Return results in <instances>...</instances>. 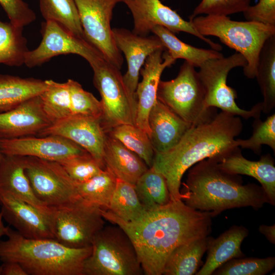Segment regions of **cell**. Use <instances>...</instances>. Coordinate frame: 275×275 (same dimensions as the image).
Masks as SVG:
<instances>
[{"label":"cell","instance_id":"6da1fadb","mask_svg":"<svg viewBox=\"0 0 275 275\" xmlns=\"http://www.w3.org/2000/svg\"><path fill=\"white\" fill-rule=\"evenodd\" d=\"M101 212L105 220L119 226L128 235L146 275L162 274L167 260L175 248L208 236L213 217L210 212L188 207L181 200L148 211L133 222H125L108 210L101 209Z\"/></svg>","mask_w":275,"mask_h":275},{"label":"cell","instance_id":"7a4b0ae2","mask_svg":"<svg viewBox=\"0 0 275 275\" xmlns=\"http://www.w3.org/2000/svg\"><path fill=\"white\" fill-rule=\"evenodd\" d=\"M243 125L239 117L222 111L210 121L193 125L170 150L154 154L152 166L165 178L172 201L181 200V179L199 161L221 157L236 147Z\"/></svg>","mask_w":275,"mask_h":275},{"label":"cell","instance_id":"3957f363","mask_svg":"<svg viewBox=\"0 0 275 275\" xmlns=\"http://www.w3.org/2000/svg\"><path fill=\"white\" fill-rule=\"evenodd\" d=\"M189 169L181 200L193 209L210 212L214 217L227 209H257L269 203L262 186L243 185L240 176L223 170L213 158L202 160Z\"/></svg>","mask_w":275,"mask_h":275},{"label":"cell","instance_id":"277c9868","mask_svg":"<svg viewBox=\"0 0 275 275\" xmlns=\"http://www.w3.org/2000/svg\"><path fill=\"white\" fill-rule=\"evenodd\" d=\"M0 240V260L19 264L28 275H84L92 246L70 248L53 239H30L9 227Z\"/></svg>","mask_w":275,"mask_h":275},{"label":"cell","instance_id":"5b68a950","mask_svg":"<svg viewBox=\"0 0 275 275\" xmlns=\"http://www.w3.org/2000/svg\"><path fill=\"white\" fill-rule=\"evenodd\" d=\"M202 36H213L241 54L246 61L243 73L249 78L256 76L261 49L265 42L275 35V26L246 21L232 20L228 16L205 15L189 18Z\"/></svg>","mask_w":275,"mask_h":275},{"label":"cell","instance_id":"8992f818","mask_svg":"<svg viewBox=\"0 0 275 275\" xmlns=\"http://www.w3.org/2000/svg\"><path fill=\"white\" fill-rule=\"evenodd\" d=\"M84 275H141L143 271L130 238L119 226H104L95 236Z\"/></svg>","mask_w":275,"mask_h":275},{"label":"cell","instance_id":"52a82bcc","mask_svg":"<svg viewBox=\"0 0 275 275\" xmlns=\"http://www.w3.org/2000/svg\"><path fill=\"white\" fill-rule=\"evenodd\" d=\"M157 99L192 125L211 120L216 114L206 103V92L195 67L184 61L177 76L160 80Z\"/></svg>","mask_w":275,"mask_h":275},{"label":"cell","instance_id":"ba28073f","mask_svg":"<svg viewBox=\"0 0 275 275\" xmlns=\"http://www.w3.org/2000/svg\"><path fill=\"white\" fill-rule=\"evenodd\" d=\"M246 61L240 53L228 57L211 59L199 67V78L206 92V103L208 107H217L222 111L241 117L245 119L260 117L261 102L250 110L239 108L235 102L236 91L227 84L230 71L237 67L246 65Z\"/></svg>","mask_w":275,"mask_h":275},{"label":"cell","instance_id":"9c48e42d","mask_svg":"<svg viewBox=\"0 0 275 275\" xmlns=\"http://www.w3.org/2000/svg\"><path fill=\"white\" fill-rule=\"evenodd\" d=\"M53 208L54 239L65 246H91L96 234L105 226L101 209L81 197L68 204Z\"/></svg>","mask_w":275,"mask_h":275},{"label":"cell","instance_id":"30bf717a","mask_svg":"<svg viewBox=\"0 0 275 275\" xmlns=\"http://www.w3.org/2000/svg\"><path fill=\"white\" fill-rule=\"evenodd\" d=\"M91 68L94 86L101 98V123L105 132L121 124L135 125L137 102L129 95L120 69L105 60Z\"/></svg>","mask_w":275,"mask_h":275},{"label":"cell","instance_id":"8fae6325","mask_svg":"<svg viewBox=\"0 0 275 275\" xmlns=\"http://www.w3.org/2000/svg\"><path fill=\"white\" fill-rule=\"evenodd\" d=\"M25 173L36 198L49 207H57L79 198L76 183L58 162L24 156Z\"/></svg>","mask_w":275,"mask_h":275},{"label":"cell","instance_id":"7c38bea8","mask_svg":"<svg viewBox=\"0 0 275 275\" xmlns=\"http://www.w3.org/2000/svg\"><path fill=\"white\" fill-rule=\"evenodd\" d=\"M122 0H75L85 39L119 69L123 58L111 26L114 8Z\"/></svg>","mask_w":275,"mask_h":275},{"label":"cell","instance_id":"4fadbf2b","mask_svg":"<svg viewBox=\"0 0 275 275\" xmlns=\"http://www.w3.org/2000/svg\"><path fill=\"white\" fill-rule=\"evenodd\" d=\"M42 40L37 47L26 53L24 65L32 68L51 58L63 54H75L85 59L91 67L105 60L101 53L86 40L67 31L57 22H42Z\"/></svg>","mask_w":275,"mask_h":275},{"label":"cell","instance_id":"5bb4252c","mask_svg":"<svg viewBox=\"0 0 275 275\" xmlns=\"http://www.w3.org/2000/svg\"><path fill=\"white\" fill-rule=\"evenodd\" d=\"M130 10L133 20L132 32L148 36L156 26H162L173 33L180 32L193 35L220 51L222 46L201 35L192 23L184 20L175 11L164 5L160 0H122Z\"/></svg>","mask_w":275,"mask_h":275},{"label":"cell","instance_id":"9a60e30c","mask_svg":"<svg viewBox=\"0 0 275 275\" xmlns=\"http://www.w3.org/2000/svg\"><path fill=\"white\" fill-rule=\"evenodd\" d=\"M0 151L5 155L31 156L58 162L88 153L74 142L57 135L0 139Z\"/></svg>","mask_w":275,"mask_h":275},{"label":"cell","instance_id":"2e32d148","mask_svg":"<svg viewBox=\"0 0 275 275\" xmlns=\"http://www.w3.org/2000/svg\"><path fill=\"white\" fill-rule=\"evenodd\" d=\"M106 134L100 118L72 115L53 123L38 136L57 135L69 139L85 149L104 170L103 151Z\"/></svg>","mask_w":275,"mask_h":275},{"label":"cell","instance_id":"e0dca14e","mask_svg":"<svg viewBox=\"0 0 275 275\" xmlns=\"http://www.w3.org/2000/svg\"><path fill=\"white\" fill-rule=\"evenodd\" d=\"M0 206L3 219L22 236L30 239H55L53 216L1 190Z\"/></svg>","mask_w":275,"mask_h":275},{"label":"cell","instance_id":"ac0fdd59","mask_svg":"<svg viewBox=\"0 0 275 275\" xmlns=\"http://www.w3.org/2000/svg\"><path fill=\"white\" fill-rule=\"evenodd\" d=\"M113 33L116 44L124 53L127 63L123 81L129 95L136 101L135 91L142 67L149 56L165 47L155 35L142 36L124 28L113 29Z\"/></svg>","mask_w":275,"mask_h":275},{"label":"cell","instance_id":"d6986e66","mask_svg":"<svg viewBox=\"0 0 275 275\" xmlns=\"http://www.w3.org/2000/svg\"><path fill=\"white\" fill-rule=\"evenodd\" d=\"M165 48H160L151 53L146 60L140 73L142 80L139 82L135 91L137 104L135 125L149 135L150 130L148 116L157 101V91L160 76L163 70L174 64L176 61Z\"/></svg>","mask_w":275,"mask_h":275},{"label":"cell","instance_id":"ffe728a7","mask_svg":"<svg viewBox=\"0 0 275 275\" xmlns=\"http://www.w3.org/2000/svg\"><path fill=\"white\" fill-rule=\"evenodd\" d=\"M52 124L43 111L39 95L0 113V139L38 135Z\"/></svg>","mask_w":275,"mask_h":275},{"label":"cell","instance_id":"44dd1931","mask_svg":"<svg viewBox=\"0 0 275 275\" xmlns=\"http://www.w3.org/2000/svg\"><path fill=\"white\" fill-rule=\"evenodd\" d=\"M224 171L234 175H244L258 181L264 190L269 203L275 204V166L273 158L269 154L264 155L258 161L244 158L239 147L226 154L213 158Z\"/></svg>","mask_w":275,"mask_h":275},{"label":"cell","instance_id":"7402d4cb","mask_svg":"<svg viewBox=\"0 0 275 275\" xmlns=\"http://www.w3.org/2000/svg\"><path fill=\"white\" fill-rule=\"evenodd\" d=\"M148 121L149 139L155 154L174 147L193 126L157 99L150 111Z\"/></svg>","mask_w":275,"mask_h":275},{"label":"cell","instance_id":"603a6c76","mask_svg":"<svg viewBox=\"0 0 275 275\" xmlns=\"http://www.w3.org/2000/svg\"><path fill=\"white\" fill-rule=\"evenodd\" d=\"M24 170V156L2 153L0 160V190L8 192L52 216L53 208L47 206L36 198Z\"/></svg>","mask_w":275,"mask_h":275},{"label":"cell","instance_id":"cb8c5ba5","mask_svg":"<svg viewBox=\"0 0 275 275\" xmlns=\"http://www.w3.org/2000/svg\"><path fill=\"white\" fill-rule=\"evenodd\" d=\"M249 233V230L245 227L234 225L216 239L209 237L206 261L196 274H212L218 267L227 261L243 257L244 254L241 250V245Z\"/></svg>","mask_w":275,"mask_h":275},{"label":"cell","instance_id":"d4e9b609","mask_svg":"<svg viewBox=\"0 0 275 275\" xmlns=\"http://www.w3.org/2000/svg\"><path fill=\"white\" fill-rule=\"evenodd\" d=\"M103 160L105 167L117 179L133 185L149 168L136 154L107 133L104 146Z\"/></svg>","mask_w":275,"mask_h":275},{"label":"cell","instance_id":"484cf974","mask_svg":"<svg viewBox=\"0 0 275 275\" xmlns=\"http://www.w3.org/2000/svg\"><path fill=\"white\" fill-rule=\"evenodd\" d=\"M46 80L0 74V113L12 109L23 101L40 95Z\"/></svg>","mask_w":275,"mask_h":275},{"label":"cell","instance_id":"4316f807","mask_svg":"<svg viewBox=\"0 0 275 275\" xmlns=\"http://www.w3.org/2000/svg\"><path fill=\"white\" fill-rule=\"evenodd\" d=\"M208 238V236L200 238L175 248L167 260L162 274H196L207 250Z\"/></svg>","mask_w":275,"mask_h":275},{"label":"cell","instance_id":"83f0119b","mask_svg":"<svg viewBox=\"0 0 275 275\" xmlns=\"http://www.w3.org/2000/svg\"><path fill=\"white\" fill-rule=\"evenodd\" d=\"M151 33L160 39L173 59H184L195 68H199L208 60L224 57L219 51L199 48L182 42L174 33L163 26H156Z\"/></svg>","mask_w":275,"mask_h":275},{"label":"cell","instance_id":"f1b7e54d","mask_svg":"<svg viewBox=\"0 0 275 275\" xmlns=\"http://www.w3.org/2000/svg\"><path fill=\"white\" fill-rule=\"evenodd\" d=\"M255 77L263 97L262 111L269 114L275 107V35L261 49Z\"/></svg>","mask_w":275,"mask_h":275},{"label":"cell","instance_id":"f546056e","mask_svg":"<svg viewBox=\"0 0 275 275\" xmlns=\"http://www.w3.org/2000/svg\"><path fill=\"white\" fill-rule=\"evenodd\" d=\"M134 187L140 202L147 211L172 201L164 177L153 167L143 174Z\"/></svg>","mask_w":275,"mask_h":275},{"label":"cell","instance_id":"4dcf8cb0","mask_svg":"<svg viewBox=\"0 0 275 275\" xmlns=\"http://www.w3.org/2000/svg\"><path fill=\"white\" fill-rule=\"evenodd\" d=\"M29 51L23 27L0 20V64L19 67L24 64Z\"/></svg>","mask_w":275,"mask_h":275},{"label":"cell","instance_id":"1f68e13d","mask_svg":"<svg viewBox=\"0 0 275 275\" xmlns=\"http://www.w3.org/2000/svg\"><path fill=\"white\" fill-rule=\"evenodd\" d=\"M108 210L127 222L138 221L148 213L139 199L134 185L119 179Z\"/></svg>","mask_w":275,"mask_h":275},{"label":"cell","instance_id":"d6a6232c","mask_svg":"<svg viewBox=\"0 0 275 275\" xmlns=\"http://www.w3.org/2000/svg\"><path fill=\"white\" fill-rule=\"evenodd\" d=\"M39 8L45 20L54 21L86 40L75 0H39Z\"/></svg>","mask_w":275,"mask_h":275},{"label":"cell","instance_id":"836d02e7","mask_svg":"<svg viewBox=\"0 0 275 275\" xmlns=\"http://www.w3.org/2000/svg\"><path fill=\"white\" fill-rule=\"evenodd\" d=\"M117 178L105 167L100 173L81 183H76L79 195L83 199L108 210Z\"/></svg>","mask_w":275,"mask_h":275},{"label":"cell","instance_id":"e575fe53","mask_svg":"<svg viewBox=\"0 0 275 275\" xmlns=\"http://www.w3.org/2000/svg\"><path fill=\"white\" fill-rule=\"evenodd\" d=\"M47 87L40 95L44 112L53 123L72 115L70 94L67 82L46 80Z\"/></svg>","mask_w":275,"mask_h":275},{"label":"cell","instance_id":"d590c367","mask_svg":"<svg viewBox=\"0 0 275 275\" xmlns=\"http://www.w3.org/2000/svg\"><path fill=\"white\" fill-rule=\"evenodd\" d=\"M107 133L136 154L148 168L152 166L155 153L145 131L135 125L124 124L113 127Z\"/></svg>","mask_w":275,"mask_h":275},{"label":"cell","instance_id":"8d00e7d4","mask_svg":"<svg viewBox=\"0 0 275 275\" xmlns=\"http://www.w3.org/2000/svg\"><path fill=\"white\" fill-rule=\"evenodd\" d=\"M275 266L274 257L232 259L218 267L215 275H264Z\"/></svg>","mask_w":275,"mask_h":275},{"label":"cell","instance_id":"74e56055","mask_svg":"<svg viewBox=\"0 0 275 275\" xmlns=\"http://www.w3.org/2000/svg\"><path fill=\"white\" fill-rule=\"evenodd\" d=\"M253 133L248 139L236 140V145L249 149L260 155L262 145H266L275 152V114L262 121L260 117L255 118L253 124Z\"/></svg>","mask_w":275,"mask_h":275},{"label":"cell","instance_id":"f35d334b","mask_svg":"<svg viewBox=\"0 0 275 275\" xmlns=\"http://www.w3.org/2000/svg\"><path fill=\"white\" fill-rule=\"evenodd\" d=\"M70 94L72 115H80L100 118L103 107L92 93L85 90L81 85L72 79L67 81Z\"/></svg>","mask_w":275,"mask_h":275},{"label":"cell","instance_id":"ab89813d","mask_svg":"<svg viewBox=\"0 0 275 275\" xmlns=\"http://www.w3.org/2000/svg\"><path fill=\"white\" fill-rule=\"evenodd\" d=\"M59 163L76 183L85 182L103 170L89 153Z\"/></svg>","mask_w":275,"mask_h":275},{"label":"cell","instance_id":"60d3db41","mask_svg":"<svg viewBox=\"0 0 275 275\" xmlns=\"http://www.w3.org/2000/svg\"><path fill=\"white\" fill-rule=\"evenodd\" d=\"M251 1V0H201L195 8L190 18L202 14L228 16L243 12L250 6Z\"/></svg>","mask_w":275,"mask_h":275},{"label":"cell","instance_id":"b9f144b4","mask_svg":"<svg viewBox=\"0 0 275 275\" xmlns=\"http://www.w3.org/2000/svg\"><path fill=\"white\" fill-rule=\"evenodd\" d=\"M0 5L10 22L17 26L23 28L36 19L35 13L23 0H0Z\"/></svg>","mask_w":275,"mask_h":275},{"label":"cell","instance_id":"7bdbcfd3","mask_svg":"<svg viewBox=\"0 0 275 275\" xmlns=\"http://www.w3.org/2000/svg\"><path fill=\"white\" fill-rule=\"evenodd\" d=\"M247 21L275 26V0H259L250 6L243 12Z\"/></svg>","mask_w":275,"mask_h":275},{"label":"cell","instance_id":"ee69618b","mask_svg":"<svg viewBox=\"0 0 275 275\" xmlns=\"http://www.w3.org/2000/svg\"><path fill=\"white\" fill-rule=\"evenodd\" d=\"M28 275L22 267L14 262H3L1 275Z\"/></svg>","mask_w":275,"mask_h":275},{"label":"cell","instance_id":"f6af8a7d","mask_svg":"<svg viewBox=\"0 0 275 275\" xmlns=\"http://www.w3.org/2000/svg\"><path fill=\"white\" fill-rule=\"evenodd\" d=\"M259 232L263 234L271 243L275 244V225L267 226L261 225L259 227Z\"/></svg>","mask_w":275,"mask_h":275},{"label":"cell","instance_id":"bcb514c9","mask_svg":"<svg viewBox=\"0 0 275 275\" xmlns=\"http://www.w3.org/2000/svg\"><path fill=\"white\" fill-rule=\"evenodd\" d=\"M9 228V226H5L3 223L2 213L0 211V238L3 235H6ZM1 273V266H0V275Z\"/></svg>","mask_w":275,"mask_h":275},{"label":"cell","instance_id":"7dc6e473","mask_svg":"<svg viewBox=\"0 0 275 275\" xmlns=\"http://www.w3.org/2000/svg\"><path fill=\"white\" fill-rule=\"evenodd\" d=\"M2 155V153L0 151V160H1V158Z\"/></svg>","mask_w":275,"mask_h":275}]
</instances>
